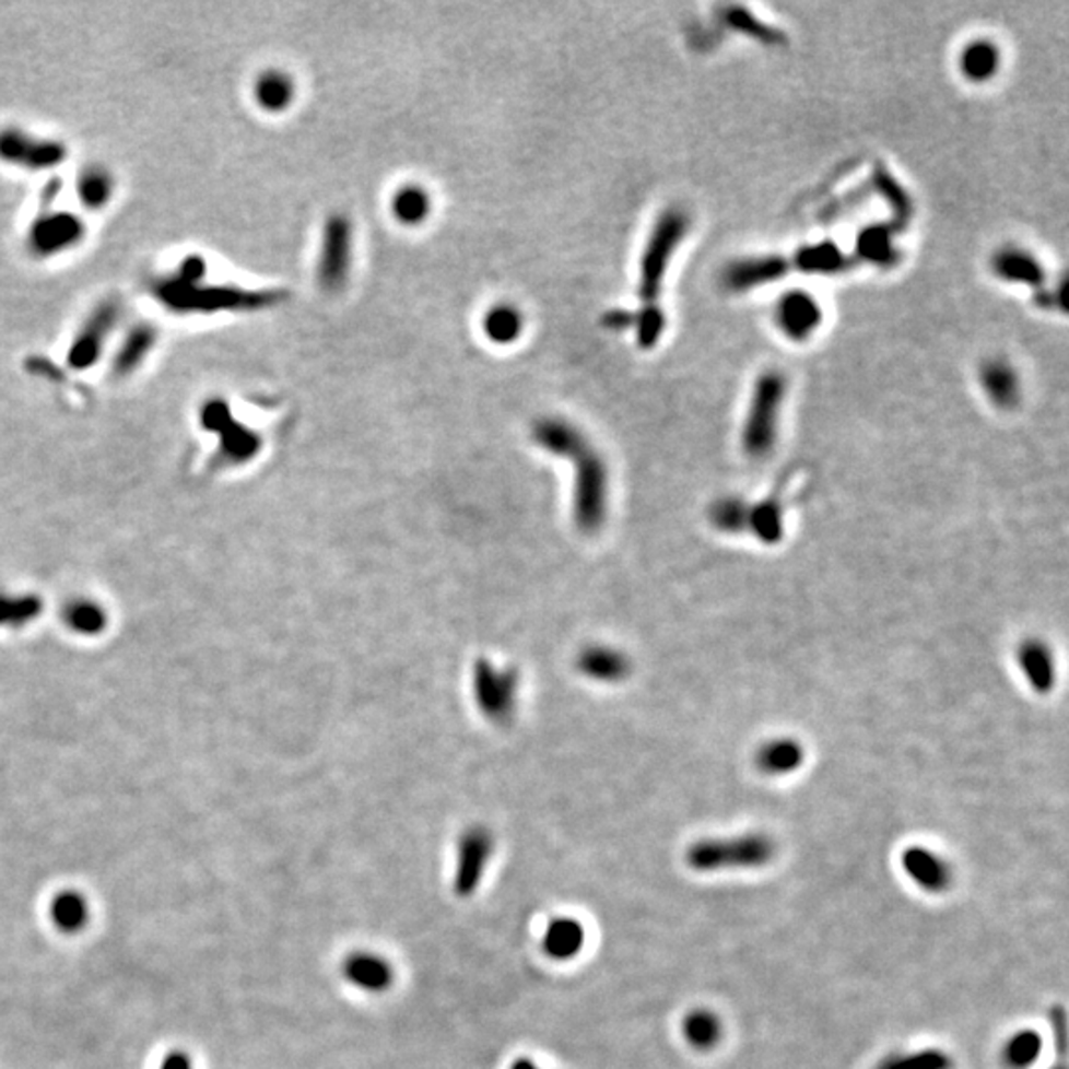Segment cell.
<instances>
[{"label": "cell", "mask_w": 1069, "mask_h": 1069, "mask_svg": "<svg viewBox=\"0 0 1069 1069\" xmlns=\"http://www.w3.org/2000/svg\"><path fill=\"white\" fill-rule=\"evenodd\" d=\"M785 397L787 380L778 371H766L756 378L741 434L744 454L751 460H765L775 450Z\"/></svg>", "instance_id": "6da1fadb"}, {"label": "cell", "mask_w": 1069, "mask_h": 1069, "mask_svg": "<svg viewBox=\"0 0 1069 1069\" xmlns=\"http://www.w3.org/2000/svg\"><path fill=\"white\" fill-rule=\"evenodd\" d=\"M775 854V842L761 832H753L733 838L700 839L685 851V861L700 873L755 870L771 864Z\"/></svg>", "instance_id": "7a4b0ae2"}, {"label": "cell", "mask_w": 1069, "mask_h": 1069, "mask_svg": "<svg viewBox=\"0 0 1069 1069\" xmlns=\"http://www.w3.org/2000/svg\"><path fill=\"white\" fill-rule=\"evenodd\" d=\"M690 231V219L682 209L666 210L654 224L648 244L639 260V297L644 305H658L661 283L668 273L671 256Z\"/></svg>", "instance_id": "3957f363"}, {"label": "cell", "mask_w": 1069, "mask_h": 1069, "mask_svg": "<svg viewBox=\"0 0 1069 1069\" xmlns=\"http://www.w3.org/2000/svg\"><path fill=\"white\" fill-rule=\"evenodd\" d=\"M573 458L578 463L577 521L585 531H597L607 512V468L588 444Z\"/></svg>", "instance_id": "277c9868"}, {"label": "cell", "mask_w": 1069, "mask_h": 1069, "mask_svg": "<svg viewBox=\"0 0 1069 1069\" xmlns=\"http://www.w3.org/2000/svg\"><path fill=\"white\" fill-rule=\"evenodd\" d=\"M351 270V222L337 214L327 221L321 240V254L317 263V278L327 292H337L345 285Z\"/></svg>", "instance_id": "5b68a950"}, {"label": "cell", "mask_w": 1069, "mask_h": 1069, "mask_svg": "<svg viewBox=\"0 0 1069 1069\" xmlns=\"http://www.w3.org/2000/svg\"><path fill=\"white\" fill-rule=\"evenodd\" d=\"M493 838L485 829L468 830L458 844L454 891L458 897H470L482 881L492 858Z\"/></svg>", "instance_id": "8992f818"}, {"label": "cell", "mask_w": 1069, "mask_h": 1069, "mask_svg": "<svg viewBox=\"0 0 1069 1069\" xmlns=\"http://www.w3.org/2000/svg\"><path fill=\"white\" fill-rule=\"evenodd\" d=\"M902 868L927 893H944L953 885V868L937 851L923 846L903 849Z\"/></svg>", "instance_id": "52a82bcc"}, {"label": "cell", "mask_w": 1069, "mask_h": 1069, "mask_svg": "<svg viewBox=\"0 0 1069 1069\" xmlns=\"http://www.w3.org/2000/svg\"><path fill=\"white\" fill-rule=\"evenodd\" d=\"M776 324L790 339H807L822 324V307L807 292H788L776 304Z\"/></svg>", "instance_id": "ba28073f"}, {"label": "cell", "mask_w": 1069, "mask_h": 1069, "mask_svg": "<svg viewBox=\"0 0 1069 1069\" xmlns=\"http://www.w3.org/2000/svg\"><path fill=\"white\" fill-rule=\"evenodd\" d=\"M1017 663L1034 692L1046 695L1056 688V658L1044 639H1024L1017 648Z\"/></svg>", "instance_id": "9c48e42d"}, {"label": "cell", "mask_w": 1069, "mask_h": 1069, "mask_svg": "<svg viewBox=\"0 0 1069 1069\" xmlns=\"http://www.w3.org/2000/svg\"><path fill=\"white\" fill-rule=\"evenodd\" d=\"M788 272V262L780 256H755L733 262L724 273V282L733 292H747L783 278Z\"/></svg>", "instance_id": "30bf717a"}, {"label": "cell", "mask_w": 1069, "mask_h": 1069, "mask_svg": "<svg viewBox=\"0 0 1069 1069\" xmlns=\"http://www.w3.org/2000/svg\"><path fill=\"white\" fill-rule=\"evenodd\" d=\"M343 976L365 992H385L392 986L395 971L385 956L368 951H355L343 961Z\"/></svg>", "instance_id": "8fae6325"}, {"label": "cell", "mask_w": 1069, "mask_h": 1069, "mask_svg": "<svg viewBox=\"0 0 1069 1069\" xmlns=\"http://www.w3.org/2000/svg\"><path fill=\"white\" fill-rule=\"evenodd\" d=\"M515 685L517 682L512 676L495 673L490 668V663L483 661L478 666V676H475L478 702L490 717L502 719L505 715H509L514 705Z\"/></svg>", "instance_id": "7c38bea8"}, {"label": "cell", "mask_w": 1069, "mask_h": 1069, "mask_svg": "<svg viewBox=\"0 0 1069 1069\" xmlns=\"http://www.w3.org/2000/svg\"><path fill=\"white\" fill-rule=\"evenodd\" d=\"M992 270L1000 280L1010 283H1024L1030 287H1042L1046 282L1044 266L1038 258L1022 248H1002L992 258Z\"/></svg>", "instance_id": "4fadbf2b"}, {"label": "cell", "mask_w": 1069, "mask_h": 1069, "mask_svg": "<svg viewBox=\"0 0 1069 1069\" xmlns=\"http://www.w3.org/2000/svg\"><path fill=\"white\" fill-rule=\"evenodd\" d=\"M804 763V747L792 737H776L759 747L755 765L763 775H792Z\"/></svg>", "instance_id": "5bb4252c"}, {"label": "cell", "mask_w": 1069, "mask_h": 1069, "mask_svg": "<svg viewBox=\"0 0 1069 1069\" xmlns=\"http://www.w3.org/2000/svg\"><path fill=\"white\" fill-rule=\"evenodd\" d=\"M980 387L998 409H1012L1020 400V378L1005 361H988L980 368Z\"/></svg>", "instance_id": "9a60e30c"}, {"label": "cell", "mask_w": 1069, "mask_h": 1069, "mask_svg": "<svg viewBox=\"0 0 1069 1069\" xmlns=\"http://www.w3.org/2000/svg\"><path fill=\"white\" fill-rule=\"evenodd\" d=\"M1000 62H1002V54L988 38L971 40L959 56L961 74L975 84H983L990 78H995L996 72L1000 70Z\"/></svg>", "instance_id": "2e32d148"}, {"label": "cell", "mask_w": 1069, "mask_h": 1069, "mask_svg": "<svg viewBox=\"0 0 1069 1069\" xmlns=\"http://www.w3.org/2000/svg\"><path fill=\"white\" fill-rule=\"evenodd\" d=\"M585 927L573 917H555L547 925L543 951L555 961H568L583 951Z\"/></svg>", "instance_id": "e0dca14e"}, {"label": "cell", "mask_w": 1069, "mask_h": 1069, "mask_svg": "<svg viewBox=\"0 0 1069 1069\" xmlns=\"http://www.w3.org/2000/svg\"><path fill=\"white\" fill-rule=\"evenodd\" d=\"M682 1036L693 1049L709 1052L724 1038V1022L713 1010L693 1008L683 1017Z\"/></svg>", "instance_id": "ac0fdd59"}, {"label": "cell", "mask_w": 1069, "mask_h": 1069, "mask_svg": "<svg viewBox=\"0 0 1069 1069\" xmlns=\"http://www.w3.org/2000/svg\"><path fill=\"white\" fill-rule=\"evenodd\" d=\"M747 531L755 534L765 545H776L785 534V507L776 497H766L749 509Z\"/></svg>", "instance_id": "d6986e66"}, {"label": "cell", "mask_w": 1069, "mask_h": 1069, "mask_svg": "<svg viewBox=\"0 0 1069 1069\" xmlns=\"http://www.w3.org/2000/svg\"><path fill=\"white\" fill-rule=\"evenodd\" d=\"M534 440L549 451L571 456V458L587 444L583 434L563 420H543L541 424H537Z\"/></svg>", "instance_id": "ffe728a7"}, {"label": "cell", "mask_w": 1069, "mask_h": 1069, "mask_svg": "<svg viewBox=\"0 0 1069 1069\" xmlns=\"http://www.w3.org/2000/svg\"><path fill=\"white\" fill-rule=\"evenodd\" d=\"M580 670L595 680L619 682L629 676L630 661L622 651L612 648H590L580 658Z\"/></svg>", "instance_id": "44dd1931"}, {"label": "cell", "mask_w": 1069, "mask_h": 1069, "mask_svg": "<svg viewBox=\"0 0 1069 1069\" xmlns=\"http://www.w3.org/2000/svg\"><path fill=\"white\" fill-rule=\"evenodd\" d=\"M1044 1039L1036 1030H1020L1007 1039L1002 1046L1000 1058L1008 1069H1027L1036 1064V1059L1042 1056Z\"/></svg>", "instance_id": "7402d4cb"}, {"label": "cell", "mask_w": 1069, "mask_h": 1069, "mask_svg": "<svg viewBox=\"0 0 1069 1069\" xmlns=\"http://www.w3.org/2000/svg\"><path fill=\"white\" fill-rule=\"evenodd\" d=\"M294 82L282 72H266L254 85V95L260 107L268 111H282L294 99Z\"/></svg>", "instance_id": "603a6c76"}, {"label": "cell", "mask_w": 1069, "mask_h": 1069, "mask_svg": "<svg viewBox=\"0 0 1069 1069\" xmlns=\"http://www.w3.org/2000/svg\"><path fill=\"white\" fill-rule=\"evenodd\" d=\"M749 509L751 504H747L741 497L727 495L713 502L707 517L713 527L721 533H743L749 525Z\"/></svg>", "instance_id": "cb8c5ba5"}, {"label": "cell", "mask_w": 1069, "mask_h": 1069, "mask_svg": "<svg viewBox=\"0 0 1069 1069\" xmlns=\"http://www.w3.org/2000/svg\"><path fill=\"white\" fill-rule=\"evenodd\" d=\"M954 1059L939 1048L917 1049V1052H903V1054H891L888 1058L881 1059L880 1064L873 1069H953Z\"/></svg>", "instance_id": "d4e9b609"}, {"label": "cell", "mask_w": 1069, "mask_h": 1069, "mask_svg": "<svg viewBox=\"0 0 1069 1069\" xmlns=\"http://www.w3.org/2000/svg\"><path fill=\"white\" fill-rule=\"evenodd\" d=\"M858 254L876 266H891L897 260V246L885 226H870L858 238Z\"/></svg>", "instance_id": "484cf974"}, {"label": "cell", "mask_w": 1069, "mask_h": 1069, "mask_svg": "<svg viewBox=\"0 0 1069 1069\" xmlns=\"http://www.w3.org/2000/svg\"><path fill=\"white\" fill-rule=\"evenodd\" d=\"M521 327H524V317L519 314V309H515L512 305H495L483 319L485 336L490 337L493 343H502V345L515 341L521 333Z\"/></svg>", "instance_id": "4316f807"}, {"label": "cell", "mask_w": 1069, "mask_h": 1069, "mask_svg": "<svg viewBox=\"0 0 1069 1069\" xmlns=\"http://www.w3.org/2000/svg\"><path fill=\"white\" fill-rule=\"evenodd\" d=\"M431 212V197L419 185H407L392 199V214L407 226H416Z\"/></svg>", "instance_id": "83f0119b"}, {"label": "cell", "mask_w": 1069, "mask_h": 1069, "mask_svg": "<svg viewBox=\"0 0 1069 1069\" xmlns=\"http://www.w3.org/2000/svg\"><path fill=\"white\" fill-rule=\"evenodd\" d=\"M844 263H846L844 254L839 252L838 246L832 244V242L812 244V246H808V248L797 254V266L800 272H838Z\"/></svg>", "instance_id": "f1b7e54d"}, {"label": "cell", "mask_w": 1069, "mask_h": 1069, "mask_svg": "<svg viewBox=\"0 0 1069 1069\" xmlns=\"http://www.w3.org/2000/svg\"><path fill=\"white\" fill-rule=\"evenodd\" d=\"M78 232H75L74 221H44L43 224H38L34 228V234H32V242L36 246V250H54L60 248L63 244H72L74 242Z\"/></svg>", "instance_id": "f546056e"}, {"label": "cell", "mask_w": 1069, "mask_h": 1069, "mask_svg": "<svg viewBox=\"0 0 1069 1069\" xmlns=\"http://www.w3.org/2000/svg\"><path fill=\"white\" fill-rule=\"evenodd\" d=\"M634 326H636V337L638 345L644 349H651L660 341L663 327H666V315L660 309V305H644L639 314L634 315Z\"/></svg>", "instance_id": "4dcf8cb0"}, {"label": "cell", "mask_w": 1069, "mask_h": 1069, "mask_svg": "<svg viewBox=\"0 0 1069 1069\" xmlns=\"http://www.w3.org/2000/svg\"><path fill=\"white\" fill-rule=\"evenodd\" d=\"M109 195H111V183L102 171L92 168L80 178V197L84 200L85 207L97 209L109 199Z\"/></svg>", "instance_id": "1f68e13d"}, {"label": "cell", "mask_w": 1069, "mask_h": 1069, "mask_svg": "<svg viewBox=\"0 0 1069 1069\" xmlns=\"http://www.w3.org/2000/svg\"><path fill=\"white\" fill-rule=\"evenodd\" d=\"M876 183H878V189L883 192V197L890 202L893 212L902 219H907L912 214V200L907 197V192L897 185V180L891 177L890 173H885L883 168H878Z\"/></svg>", "instance_id": "d6a6232c"}, {"label": "cell", "mask_w": 1069, "mask_h": 1069, "mask_svg": "<svg viewBox=\"0 0 1069 1069\" xmlns=\"http://www.w3.org/2000/svg\"><path fill=\"white\" fill-rule=\"evenodd\" d=\"M84 917V902L75 895H63L54 903V919L68 929H75L78 925H82Z\"/></svg>", "instance_id": "836d02e7"}, {"label": "cell", "mask_w": 1069, "mask_h": 1069, "mask_svg": "<svg viewBox=\"0 0 1069 1069\" xmlns=\"http://www.w3.org/2000/svg\"><path fill=\"white\" fill-rule=\"evenodd\" d=\"M1049 1020H1052V1027H1054V1034H1056L1059 1054H1066V1046H1068V1020H1066L1064 1008H1052Z\"/></svg>", "instance_id": "e575fe53"}, {"label": "cell", "mask_w": 1069, "mask_h": 1069, "mask_svg": "<svg viewBox=\"0 0 1069 1069\" xmlns=\"http://www.w3.org/2000/svg\"><path fill=\"white\" fill-rule=\"evenodd\" d=\"M604 326L610 329H626L634 326V314L629 312H610L604 315Z\"/></svg>", "instance_id": "d590c367"}, {"label": "cell", "mask_w": 1069, "mask_h": 1069, "mask_svg": "<svg viewBox=\"0 0 1069 1069\" xmlns=\"http://www.w3.org/2000/svg\"><path fill=\"white\" fill-rule=\"evenodd\" d=\"M509 1069H541V1068H539V1066L534 1064L533 1059L517 1058L514 1059V1061H512V1066H509Z\"/></svg>", "instance_id": "8d00e7d4"}, {"label": "cell", "mask_w": 1069, "mask_h": 1069, "mask_svg": "<svg viewBox=\"0 0 1069 1069\" xmlns=\"http://www.w3.org/2000/svg\"><path fill=\"white\" fill-rule=\"evenodd\" d=\"M1054 1069H1066V1066H1064V1064H1061V1066H1056V1068H1054Z\"/></svg>", "instance_id": "74e56055"}]
</instances>
